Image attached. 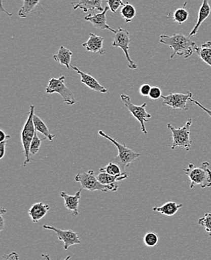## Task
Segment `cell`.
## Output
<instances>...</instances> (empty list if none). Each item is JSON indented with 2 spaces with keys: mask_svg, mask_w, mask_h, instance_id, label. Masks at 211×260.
Returning <instances> with one entry per match:
<instances>
[{
  "mask_svg": "<svg viewBox=\"0 0 211 260\" xmlns=\"http://www.w3.org/2000/svg\"><path fill=\"white\" fill-rule=\"evenodd\" d=\"M8 140L3 141L0 143V159H3L6 154V143Z\"/></svg>",
  "mask_w": 211,
  "mask_h": 260,
  "instance_id": "cell-35",
  "label": "cell"
},
{
  "mask_svg": "<svg viewBox=\"0 0 211 260\" xmlns=\"http://www.w3.org/2000/svg\"><path fill=\"white\" fill-rule=\"evenodd\" d=\"M121 170H122V168H121L120 165L115 160L110 162L103 168H100V173H107L113 175V176H118V175L121 174L122 173Z\"/></svg>",
  "mask_w": 211,
  "mask_h": 260,
  "instance_id": "cell-27",
  "label": "cell"
},
{
  "mask_svg": "<svg viewBox=\"0 0 211 260\" xmlns=\"http://www.w3.org/2000/svg\"><path fill=\"white\" fill-rule=\"evenodd\" d=\"M130 43H131V39H130V32L122 28H118L113 36V46L119 47L124 51L127 61V66L129 69L135 70L137 69L138 66L134 61L132 60L129 54Z\"/></svg>",
  "mask_w": 211,
  "mask_h": 260,
  "instance_id": "cell-9",
  "label": "cell"
},
{
  "mask_svg": "<svg viewBox=\"0 0 211 260\" xmlns=\"http://www.w3.org/2000/svg\"><path fill=\"white\" fill-rule=\"evenodd\" d=\"M65 77L61 75L59 78H51L49 81L48 85L46 87V92L47 94L57 93L62 98L63 102L68 105H74L77 103L73 92L66 86Z\"/></svg>",
  "mask_w": 211,
  "mask_h": 260,
  "instance_id": "cell-7",
  "label": "cell"
},
{
  "mask_svg": "<svg viewBox=\"0 0 211 260\" xmlns=\"http://www.w3.org/2000/svg\"><path fill=\"white\" fill-rule=\"evenodd\" d=\"M186 4L187 3H184V7L176 9L173 13V20L180 25L185 23L189 17L188 11L185 9Z\"/></svg>",
  "mask_w": 211,
  "mask_h": 260,
  "instance_id": "cell-26",
  "label": "cell"
},
{
  "mask_svg": "<svg viewBox=\"0 0 211 260\" xmlns=\"http://www.w3.org/2000/svg\"><path fill=\"white\" fill-rule=\"evenodd\" d=\"M151 89V86L150 85L147 84V83H146V84L142 85L139 88L140 94H141V95L144 96V97H147V96H149V94H150Z\"/></svg>",
  "mask_w": 211,
  "mask_h": 260,
  "instance_id": "cell-33",
  "label": "cell"
},
{
  "mask_svg": "<svg viewBox=\"0 0 211 260\" xmlns=\"http://www.w3.org/2000/svg\"><path fill=\"white\" fill-rule=\"evenodd\" d=\"M81 188L75 193L74 196L67 194L66 192L61 191L60 196L64 199V206L66 209L72 211V214L75 217L78 216V207L80 205V194H81Z\"/></svg>",
  "mask_w": 211,
  "mask_h": 260,
  "instance_id": "cell-17",
  "label": "cell"
},
{
  "mask_svg": "<svg viewBox=\"0 0 211 260\" xmlns=\"http://www.w3.org/2000/svg\"><path fill=\"white\" fill-rule=\"evenodd\" d=\"M193 124L192 119H189L185 125L182 127H174L172 124L168 123L167 124L168 128L171 132L172 143L171 145V149L177 148H184L187 152L190 150L192 146V140L190 138V127Z\"/></svg>",
  "mask_w": 211,
  "mask_h": 260,
  "instance_id": "cell-4",
  "label": "cell"
},
{
  "mask_svg": "<svg viewBox=\"0 0 211 260\" xmlns=\"http://www.w3.org/2000/svg\"><path fill=\"white\" fill-rule=\"evenodd\" d=\"M184 171L191 181L190 189L194 188L197 185H199L201 188L211 187V170L209 162H203L200 167L189 164L188 167L184 169Z\"/></svg>",
  "mask_w": 211,
  "mask_h": 260,
  "instance_id": "cell-2",
  "label": "cell"
},
{
  "mask_svg": "<svg viewBox=\"0 0 211 260\" xmlns=\"http://www.w3.org/2000/svg\"><path fill=\"white\" fill-rule=\"evenodd\" d=\"M121 99L125 107L128 109L130 113L133 115V117L141 124V130L143 133L147 135L148 132L146 130V126H145V123L149 122V119L151 118V115L148 113L147 110H146L147 103H144L140 106L134 105V104L132 103L130 96L127 95V94H121Z\"/></svg>",
  "mask_w": 211,
  "mask_h": 260,
  "instance_id": "cell-8",
  "label": "cell"
},
{
  "mask_svg": "<svg viewBox=\"0 0 211 260\" xmlns=\"http://www.w3.org/2000/svg\"><path fill=\"white\" fill-rule=\"evenodd\" d=\"M71 69L75 70V72H77V73L80 75V77H81L82 83L86 85V86L91 89V90L100 93H109L108 89H106L104 86L100 85L99 82L97 81L95 78L91 76V75H89V74L82 72L81 70H80V69L76 67V66H72Z\"/></svg>",
  "mask_w": 211,
  "mask_h": 260,
  "instance_id": "cell-13",
  "label": "cell"
},
{
  "mask_svg": "<svg viewBox=\"0 0 211 260\" xmlns=\"http://www.w3.org/2000/svg\"><path fill=\"white\" fill-rule=\"evenodd\" d=\"M109 10H110L108 5L104 7V10L101 12V13L96 14V15H89L85 17L86 21L90 22L91 24L95 27L96 29L100 30H110L112 32L115 33L116 30L112 29L107 23V13Z\"/></svg>",
  "mask_w": 211,
  "mask_h": 260,
  "instance_id": "cell-12",
  "label": "cell"
},
{
  "mask_svg": "<svg viewBox=\"0 0 211 260\" xmlns=\"http://www.w3.org/2000/svg\"><path fill=\"white\" fill-rule=\"evenodd\" d=\"M46 138L41 140L40 138L38 136L37 133L34 135V138H33L32 141L31 143L30 146V154L31 156L36 155L38 152H39L41 146H42V140H45Z\"/></svg>",
  "mask_w": 211,
  "mask_h": 260,
  "instance_id": "cell-30",
  "label": "cell"
},
{
  "mask_svg": "<svg viewBox=\"0 0 211 260\" xmlns=\"http://www.w3.org/2000/svg\"><path fill=\"white\" fill-rule=\"evenodd\" d=\"M0 226H1V228H0V230L3 231L5 228L4 218H3V214H1V216H0Z\"/></svg>",
  "mask_w": 211,
  "mask_h": 260,
  "instance_id": "cell-37",
  "label": "cell"
},
{
  "mask_svg": "<svg viewBox=\"0 0 211 260\" xmlns=\"http://www.w3.org/2000/svg\"><path fill=\"white\" fill-rule=\"evenodd\" d=\"M149 97L152 100H157V99H160V98H162L161 89L157 86H153V87H151Z\"/></svg>",
  "mask_w": 211,
  "mask_h": 260,
  "instance_id": "cell-32",
  "label": "cell"
},
{
  "mask_svg": "<svg viewBox=\"0 0 211 260\" xmlns=\"http://www.w3.org/2000/svg\"><path fill=\"white\" fill-rule=\"evenodd\" d=\"M33 122H34V127L36 132H40L47 140L50 141H53V139L56 138V135H52L49 131L48 127L46 125L45 123L42 119H40L37 115L34 114L33 116Z\"/></svg>",
  "mask_w": 211,
  "mask_h": 260,
  "instance_id": "cell-22",
  "label": "cell"
},
{
  "mask_svg": "<svg viewBox=\"0 0 211 260\" xmlns=\"http://www.w3.org/2000/svg\"><path fill=\"white\" fill-rule=\"evenodd\" d=\"M160 42L163 45L171 47L173 50L170 58L173 59L176 56H184L185 59L190 57L194 52H196L198 46L189 36L183 33H174L171 36L161 35Z\"/></svg>",
  "mask_w": 211,
  "mask_h": 260,
  "instance_id": "cell-1",
  "label": "cell"
},
{
  "mask_svg": "<svg viewBox=\"0 0 211 260\" xmlns=\"http://www.w3.org/2000/svg\"><path fill=\"white\" fill-rule=\"evenodd\" d=\"M183 207L182 203H177L175 202H168L165 203L160 207L153 208V211L155 212H160V213L164 214L166 216H173L174 215L179 209Z\"/></svg>",
  "mask_w": 211,
  "mask_h": 260,
  "instance_id": "cell-20",
  "label": "cell"
},
{
  "mask_svg": "<svg viewBox=\"0 0 211 260\" xmlns=\"http://www.w3.org/2000/svg\"><path fill=\"white\" fill-rule=\"evenodd\" d=\"M0 2H1V11L2 12H5V13L7 14L8 15L10 16V17H12V14L9 13V12H8L7 11L5 10L4 8H3V0H0Z\"/></svg>",
  "mask_w": 211,
  "mask_h": 260,
  "instance_id": "cell-38",
  "label": "cell"
},
{
  "mask_svg": "<svg viewBox=\"0 0 211 260\" xmlns=\"http://www.w3.org/2000/svg\"><path fill=\"white\" fill-rule=\"evenodd\" d=\"M23 6L18 12L19 17L20 18H26L28 15L34 12L40 3L41 0H23Z\"/></svg>",
  "mask_w": 211,
  "mask_h": 260,
  "instance_id": "cell-23",
  "label": "cell"
},
{
  "mask_svg": "<svg viewBox=\"0 0 211 260\" xmlns=\"http://www.w3.org/2000/svg\"><path fill=\"white\" fill-rule=\"evenodd\" d=\"M7 212V210L6 209H3L2 208L1 210H0V214H6Z\"/></svg>",
  "mask_w": 211,
  "mask_h": 260,
  "instance_id": "cell-39",
  "label": "cell"
},
{
  "mask_svg": "<svg viewBox=\"0 0 211 260\" xmlns=\"http://www.w3.org/2000/svg\"><path fill=\"white\" fill-rule=\"evenodd\" d=\"M74 10L81 9L85 13L93 11L103 12L104 9L102 7V0H79L78 3H72Z\"/></svg>",
  "mask_w": 211,
  "mask_h": 260,
  "instance_id": "cell-18",
  "label": "cell"
},
{
  "mask_svg": "<svg viewBox=\"0 0 211 260\" xmlns=\"http://www.w3.org/2000/svg\"><path fill=\"white\" fill-rule=\"evenodd\" d=\"M72 56H73V53L69 49L61 46L57 54L54 55L53 58L61 66H66L67 69H70L72 67L71 62H72Z\"/></svg>",
  "mask_w": 211,
  "mask_h": 260,
  "instance_id": "cell-19",
  "label": "cell"
},
{
  "mask_svg": "<svg viewBox=\"0 0 211 260\" xmlns=\"http://www.w3.org/2000/svg\"><path fill=\"white\" fill-rule=\"evenodd\" d=\"M43 228L46 230H52V231H54L56 233L59 240L62 241L64 242V250H67L71 246L79 245V244L81 243L80 236L73 230H62L58 229L55 226L46 224L44 225Z\"/></svg>",
  "mask_w": 211,
  "mask_h": 260,
  "instance_id": "cell-11",
  "label": "cell"
},
{
  "mask_svg": "<svg viewBox=\"0 0 211 260\" xmlns=\"http://www.w3.org/2000/svg\"><path fill=\"white\" fill-rule=\"evenodd\" d=\"M96 176H97V179H98L99 182L103 184H116L128 178V175L126 173H121L118 176H113V175L109 174V173H100H100Z\"/></svg>",
  "mask_w": 211,
  "mask_h": 260,
  "instance_id": "cell-21",
  "label": "cell"
},
{
  "mask_svg": "<svg viewBox=\"0 0 211 260\" xmlns=\"http://www.w3.org/2000/svg\"><path fill=\"white\" fill-rule=\"evenodd\" d=\"M0 134H1V138H0V142L6 141V140H9L11 137L9 135H6L3 130L0 131Z\"/></svg>",
  "mask_w": 211,
  "mask_h": 260,
  "instance_id": "cell-36",
  "label": "cell"
},
{
  "mask_svg": "<svg viewBox=\"0 0 211 260\" xmlns=\"http://www.w3.org/2000/svg\"><path fill=\"white\" fill-rule=\"evenodd\" d=\"M197 55L206 64L211 67V42H204L196 50Z\"/></svg>",
  "mask_w": 211,
  "mask_h": 260,
  "instance_id": "cell-24",
  "label": "cell"
},
{
  "mask_svg": "<svg viewBox=\"0 0 211 260\" xmlns=\"http://www.w3.org/2000/svg\"><path fill=\"white\" fill-rule=\"evenodd\" d=\"M210 13L211 7L210 4H209V0H203L202 4H201V7H200L199 9V12H198V20H197L194 27H193V29L190 31L189 37L191 38L193 37V36H196L197 33H198L200 26L207 20V17L210 16Z\"/></svg>",
  "mask_w": 211,
  "mask_h": 260,
  "instance_id": "cell-15",
  "label": "cell"
},
{
  "mask_svg": "<svg viewBox=\"0 0 211 260\" xmlns=\"http://www.w3.org/2000/svg\"><path fill=\"white\" fill-rule=\"evenodd\" d=\"M198 223L200 226L204 228L205 231L211 236V213L205 214L202 217L198 219Z\"/></svg>",
  "mask_w": 211,
  "mask_h": 260,
  "instance_id": "cell-29",
  "label": "cell"
},
{
  "mask_svg": "<svg viewBox=\"0 0 211 260\" xmlns=\"http://www.w3.org/2000/svg\"><path fill=\"white\" fill-rule=\"evenodd\" d=\"M50 209V208L49 205L40 202V203L33 204L28 212H29V217H31V221L36 223H39L42 219L45 217L46 214L48 213Z\"/></svg>",
  "mask_w": 211,
  "mask_h": 260,
  "instance_id": "cell-16",
  "label": "cell"
},
{
  "mask_svg": "<svg viewBox=\"0 0 211 260\" xmlns=\"http://www.w3.org/2000/svg\"><path fill=\"white\" fill-rule=\"evenodd\" d=\"M136 15V10L133 5L129 3L128 2L123 5L121 10V15L126 23H130L132 21L135 16Z\"/></svg>",
  "mask_w": 211,
  "mask_h": 260,
  "instance_id": "cell-25",
  "label": "cell"
},
{
  "mask_svg": "<svg viewBox=\"0 0 211 260\" xmlns=\"http://www.w3.org/2000/svg\"><path fill=\"white\" fill-rule=\"evenodd\" d=\"M190 102H191V103H194L195 105H197V106L199 107L200 108L202 109V110H204V111L205 112V113H207V114H208L209 116H210V118H211V110H209V109L206 108V107H204V106H203V105H201V103H199V102H197V101L194 100V99H193V98H191V99H190Z\"/></svg>",
  "mask_w": 211,
  "mask_h": 260,
  "instance_id": "cell-34",
  "label": "cell"
},
{
  "mask_svg": "<svg viewBox=\"0 0 211 260\" xmlns=\"http://www.w3.org/2000/svg\"><path fill=\"white\" fill-rule=\"evenodd\" d=\"M34 111V106L31 105H30V110H29L27 120L23 125V130L21 132V143L23 145V152H24L25 156L24 166H26L27 164L30 163L31 157L30 154L31 143L36 133V127H34V122H33Z\"/></svg>",
  "mask_w": 211,
  "mask_h": 260,
  "instance_id": "cell-5",
  "label": "cell"
},
{
  "mask_svg": "<svg viewBox=\"0 0 211 260\" xmlns=\"http://www.w3.org/2000/svg\"><path fill=\"white\" fill-rule=\"evenodd\" d=\"M75 180L77 182L81 184L82 188L89 191L110 192L117 191L119 189V185L117 184H103L99 182L97 176L94 175L93 170H89V172H83L76 175Z\"/></svg>",
  "mask_w": 211,
  "mask_h": 260,
  "instance_id": "cell-3",
  "label": "cell"
},
{
  "mask_svg": "<svg viewBox=\"0 0 211 260\" xmlns=\"http://www.w3.org/2000/svg\"><path fill=\"white\" fill-rule=\"evenodd\" d=\"M103 40L104 39L102 36H97L94 33L91 32L89 33V40L82 45L87 51L104 55L107 53V50L103 48Z\"/></svg>",
  "mask_w": 211,
  "mask_h": 260,
  "instance_id": "cell-14",
  "label": "cell"
},
{
  "mask_svg": "<svg viewBox=\"0 0 211 260\" xmlns=\"http://www.w3.org/2000/svg\"><path fill=\"white\" fill-rule=\"evenodd\" d=\"M106 3H107L109 7H110V11L113 13H116L118 9L124 5L123 0H107Z\"/></svg>",
  "mask_w": 211,
  "mask_h": 260,
  "instance_id": "cell-31",
  "label": "cell"
},
{
  "mask_svg": "<svg viewBox=\"0 0 211 260\" xmlns=\"http://www.w3.org/2000/svg\"><path fill=\"white\" fill-rule=\"evenodd\" d=\"M159 238L156 233H148L143 238V242L149 247H154L158 243Z\"/></svg>",
  "mask_w": 211,
  "mask_h": 260,
  "instance_id": "cell-28",
  "label": "cell"
},
{
  "mask_svg": "<svg viewBox=\"0 0 211 260\" xmlns=\"http://www.w3.org/2000/svg\"><path fill=\"white\" fill-rule=\"evenodd\" d=\"M187 94L171 93L168 95H162L163 106L171 107L173 110H189L188 102L193 98V93L187 91Z\"/></svg>",
  "mask_w": 211,
  "mask_h": 260,
  "instance_id": "cell-10",
  "label": "cell"
},
{
  "mask_svg": "<svg viewBox=\"0 0 211 260\" xmlns=\"http://www.w3.org/2000/svg\"><path fill=\"white\" fill-rule=\"evenodd\" d=\"M98 134L102 138H104L110 140L111 143H113L116 146L119 154H118L117 157L115 158V161L121 165L123 169L125 168V167H128L130 164L133 163L134 160L141 157V154L135 152V151L132 150V149H129V148L126 146L125 144H121L116 139L112 138L111 137L104 133L103 131H99Z\"/></svg>",
  "mask_w": 211,
  "mask_h": 260,
  "instance_id": "cell-6",
  "label": "cell"
}]
</instances>
